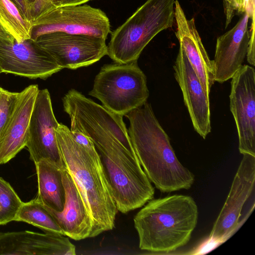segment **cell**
I'll return each instance as SVG.
<instances>
[{
    "label": "cell",
    "instance_id": "obj_21",
    "mask_svg": "<svg viewBox=\"0 0 255 255\" xmlns=\"http://www.w3.org/2000/svg\"><path fill=\"white\" fill-rule=\"evenodd\" d=\"M0 24L18 42L31 38V23L11 0H0Z\"/></svg>",
    "mask_w": 255,
    "mask_h": 255
},
{
    "label": "cell",
    "instance_id": "obj_24",
    "mask_svg": "<svg viewBox=\"0 0 255 255\" xmlns=\"http://www.w3.org/2000/svg\"><path fill=\"white\" fill-rule=\"evenodd\" d=\"M225 14V28L235 15L249 13L250 18L255 14V0H223Z\"/></svg>",
    "mask_w": 255,
    "mask_h": 255
},
{
    "label": "cell",
    "instance_id": "obj_29",
    "mask_svg": "<svg viewBox=\"0 0 255 255\" xmlns=\"http://www.w3.org/2000/svg\"><path fill=\"white\" fill-rule=\"evenodd\" d=\"M91 0H56L58 6L78 5L84 4Z\"/></svg>",
    "mask_w": 255,
    "mask_h": 255
},
{
    "label": "cell",
    "instance_id": "obj_9",
    "mask_svg": "<svg viewBox=\"0 0 255 255\" xmlns=\"http://www.w3.org/2000/svg\"><path fill=\"white\" fill-rule=\"evenodd\" d=\"M106 40L93 35L55 32L40 35L35 41L61 68L76 69L95 63L107 55Z\"/></svg>",
    "mask_w": 255,
    "mask_h": 255
},
{
    "label": "cell",
    "instance_id": "obj_4",
    "mask_svg": "<svg viewBox=\"0 0 255 255\" xmlns=\"http://www.w3.org/2000/svg\"><path fill=\"white\" fill-rule=\"evenodd\" d=\"M198 218L197 205L189 196L152 199L133 219L139 249L168 253L184 246L191 238Z\"/></svg>",
    "mask_w": 255,
    "mask_h": 255
},
{
    "label": "cell",
    "instance_id": "obj_32",
    "mask_svg": "<svg viewBox=\"0 0 255 255\" xmlns=\"http://www.w3.org/2000/svg\"><path fill=\"white\" fill-rule=\"evenodd\" d=\"M2 73L1 69H0V73Z\"/></svg>",
    "mask_w": 255,
    "mask_h": 255
},
{
    "label": "cell",
    "instance_id": "obj_5",
    "mask_svg": "<svg viewBox=\"0 0 255 255\" xmlns=\"http://www.w3.org/2000/svg\"><path fill=\"white\" fill-rule=\"evenodd\" d=\"M175 0H147L111 33L107 55L115 63L136 61L158 33L172 27Z\"/></svg>",
    "mask_w": 255,
    "mask_h": 255
},
{
    "label": "cell",
    "instance_id": "obj_20",
    "mask_svg": "<svg viewBox=\"0 0 255 255\" xmlns=\"http://www.w3.org/2000/svg\"><path fill=\"white\" fill-rule=\"evenodd\" d=\"M15 221L31 224L45 232L64 235L56 220L36 197L29 202L22 203Z\"/></svg>",
    "mask_w": 255,
    "mask_h": 255
},
{
    "label": "cell",
    "instance_id": "obj_11",
    "mask_svg": "<svg viewBox=\"0 0 255 255\" xmlns=\"http://www.w3.org/2000/svg\"><path fill=\"white\" fill-rule=\"evenodd\" d=\"M230 110L239 137V149L242 154L255 156V71L242 65L232 78Z\"/></svg>",
    "mask_w": 255,
    "mask_h": 255
},
{
    "label": "cell",
    "instance_id": "obj_31",
    "mask_svg": "<svg viewBox=\"0 0 255 255\" xmlns=\"http://www.w3.org/2000/svg\"><path fill=\"white\" fill-rule=\"evenodd\" d=\"M30 3L32 4L35 2V0H27Z\"/></svg>",
    "mask_w": 255,
    "mask_h": 255
},
{
    "label": "cell",
    "instance_id": "obj_26",
    "mask_svg": "<svg viewBox=\"0 0 255 255\" xmlns=\"http://www.w3.org/2000/svg\"><path fill=\"white\" fill-rule=\"evenodd\" d=\"M252 25L250 31V39L247 53L248 63L254 66L255 65V14L253 15Z\"/></svg>",
    "mask_w": 255,
    "mask_h": 255
},
{
    "label": "cell",
    "instance_id": "obj_6",
    "mask_svg": "<svg viewBox=\"0 0 255 255\" xmlns=\"http://www.w3.org/2000/svg\"><path fill=\"white\" fill-rule=\"evenodd\" d=\"M89 94L111 112L123 117L147 102L149 91L146 76L136 61L104 65Z\"/></svg>",
    "mask_w": 255,
    "mask_h": 255
},
{
    "label": "cell",
    "instance_id": "obj_25",
    "mask_svg": "<svg viewBox=\"0 0 255 255\" xmlns=\"http://www.w3.org/2000/svg\"><path fill=\"white\" fill-rule=\"evenodd\" d=\"M56 7V0H35L31 6L32 20L45 11Z\"/></svg>",
    "mask_w": 255,
    "mask_h": 255
},
{
    "label": "cell",
    "instance_id": "obj_27",
    "mask_svg": "<svg viewBox=\"0 0 255 255\" xmlns=\"http://www.w3.org/2000/svg\"><path fill=\"white\" fill-rule=\"evenodd\" d=\"M18 7L24 17L31 23L32 20L31 4L27 0H11Z\"/></svg>",
    "mask_w": 255,
    "mask_h": 255
},
{
    "label": "cell",
    "instance_id": "obj_15",
    "mask_svg": "<svg viewBox=\"0 0 255 255\" xmlns=\"http://www.w3.org/2000/svg\"><path fill=\"white\" fill-rule=\"evenodd\" d=\"M75 255V246L60 234L28 231L0 233V255Z\"/></svg>",
    "mask_w": 255,
    "mask_h": 255
},
{
    "label": "cell",
    "instance_id": "obj_12",
    "mask_svg": "<svg viewBox=\"0 0 255 255\" xmlns=\"http://www.w3.org/2000/svg\"><path fill=\"white\" fill-rule=\"evenodd\" d=\"M243 155L226 200L208 237L221 244L239 228L243 206L254 189L255 156Z\"/></svg>",
    "mask_w": 255,
    "mask_h": 255
},
{
    "label": "cell",
    "instance_id": "obj_18",
    "mask_svg": "<svg viewBox=\"0 0 255 255\" xmlns=\"http://www.w3.org/2000/svg\"><path fill=\"white\" fill-rule=\"evenodd\" d=\"M65 193L63 210H53L44 205L61 228L64 236L76 241L90 238L92 222L76 185L67 170H62Z\"/></svg>",
    "mask_w": 255,
    "mask_h": 255
},
{
    "label": "cell",
    "instance_id": "obj_23",
    "mask_svg": "<svg viewBox=\"0 0 255 255\" xmlns=\"http://www.w3.org/2000/svg\"><path fill=\"white\" fill-rule=\"evenodd\" d=\"M20 95L0 87V135L10 118Z\"/></svg>",
    "mask_w": 255,
    "mask_h": 255
},
{
    "label": "cell",
    "instance_id": "obj_16",
    "mask_svg": "<svg viewBox=\"0 0 255 255\" xmlns=\"http://www.w3.org/2000/svg\"><path fill=\"white\" fill-rule=\"evenodd\" d=\"M175 35L208 96L215 82L213 61L209 58L196 29L194 18L188 19L178 0H175Z\"/></svg>",
    "mask_w": 255,
    "mask_h": 255
},
{
    "label": "cell",
    "instance_id": "obj_17",
    "mask_svg": "<svg viewBox=\"0 0 255 255\" xmlns=\"http://www.w3.org/2000/svg\"><path fill=\"white\" fill-rule=\"evenodd\" d=\"M38 90V85L33 84L20 92L14 110L0 135V164L8 162L26 146L30 118Z\"/></svg>",
    "mask_w": 255,
    "mask_h": 255
},
{
    "label": "cell",
    "instance_id": "obj_13",
    "mask_svg": "<svg viewBox=\"0 0 255 255\" xmlns=\"http://www.w3.org/2000/svg\"><path fill=\"white\" fill-rule=\"evenodd\" d=\"M173 68L193 128L205 138L211 131L209 96L180 47Z\"/></svg>",
    "mask_w": 255,
    "mask_h": 255
},
{
    "label": "cell",
    "instance_id": "obj_22",
    "mask_svg": "<svg viewBox=\"0 0 255 255\" xmlns=\"http://www.w3.org/2000/svg\"><path fill=\"white\" fill-rule=\"evenodd\" d=\"M22 203L10 184L0 177V225L15 221Z\"/></svg>",
    "mask_w": 255,
    "mask_h": 255
},
{
    "label": "cell",
    "instance_id": "obj_10",
    "mask_svg": "<svg viewBox=\"0 0 255 255\" xmlns=\"http://www.w3.org/2000/svg\"><path fill=\"white\" fill-rule=\"evenodd\" d=\"M0 69L31 79H46L63 69L53 56L35 40L18 42L0 38Z\"/></svg>",
    "mask_w": 255,
    "mask_h": 255
},
{
    "label": "cell",
    "instance_id": "obj_19",
    "mask_svg": "<svg viewBox=\"0 0 255 255\" xmlns=\"http://www.w3.org/2000/svg\"><path fill=\"white\" fill-rule=\"evenodd\" d=\"M35 164L38 188L36 198L49 208L61 211L65 200L62 170L46 160H41Z\"/></svg>",
    "mask_w": 255,
    "mask_h": 255
},
{
    "label": "cell",
    "instance_id": "obj_7",
    "mask_svg": "<svg viewBox=\"0 0 255 255\" xmlns=\"http://www.w3.org/2000/svg\"><path fill=\"white\" fill-rule=\"evenodd\" d=\"M55 32L93 35L107 39L111 25L102 10L87 4L51 8L32 21L31 39L33 40L43 34Z\"/></svg>",
    "mask_w": 255,
    "mask_h": 255
},
{
    "label": "cell",
    "instance_id": "obj_1",
    "mask_svg": "<svg viewBox=\"0 0 255 255\" xmlns=\"http://www.w3.org/2000/svg\"><path fill=\"white\" fill-rule=\"evenodd\" d=\"M74 128L93 142L119 211L127 213L153 198L154 189L135 153L122 116L105 108L95 109L79 118Z\"/></svg>",
    "mask_w": 255,
    "mask_h": 255
},
{
    "label": "cell",
    "instance_id": "obj_30",
    "mask_svg": "<svg viewBox=\"0 0 255 255\" xmlns=\"http://www.w3.org/2000/svg\"><path fill=\"white\" fill-rule=\"evenodd\" d=\"M0 38L11 40L14 39L11 36L0 24Z\"/></svg>",
    "mask_w": 255,
    "mask_h": 255
},
{
    "label": "cell",
    "instance_id": "obj_28",
    "mask_svg": "<svg viewBox=\"0 0 255 255\" xmlns=\"http://www.w3.org/2000/svg\"><path fill=\"white\" fill-rule=\"evenodd\" d=\"M221 244L213 239L208 238L201 245H200L192 254L201 255L204 254L213 250Z\"/></svg>",
    "mask_w": 255,
    "mask_h": 255
},
{
    "label": "cell",
    "instance_id": "obj_3",
    "mask_svg": "<svg viewBox=\"0 0 255 255\" xmlns=\"http://www.w3.org/2000/svg\"><path fill=\"white\" fill-rule=\"evenodd\" d=\"M128 133L143 170L155 187L163 193L189 189L194 175L177 158L168 135L150 104L126 114Z\"/></svg>",
    "mask_w": 255,
    "mask_h": 255
},
{
    "label": "cell",
    "instance_id": "obj_2",
    "mask_svg": "<svg viewBox=\"0 0 255 255\" xmlns=\"http://www.w3.org/2000/svg\"><path fill=\"white\" fill-rule=\"evenodd\" d=\"M66 169L76 185L92 222L90 238L112 230L118 209L100 156L91 140L59 123L55 129Z\"/></svg>",
    "mask_w": 255,
    "mask_h": 255
},
{
    "label": "cell",
    "instance_id": "obj_8",
    "mask_svg": "<svg viewBox=\"0 0 255 255\" xmlns=\"http://www.w3.org/2000/svg\"><path fill=\"white\" fill-rule=\"evenodd\" d=\"M58 125L48 90L39 89L30 118L26 145L34 163L46 160L62 170L66 168L56 135Z\"/></svg>",
    "mask_w": 255,
    "mask_h": 255
},
{
    "label": "cell",
    "instance_id": "obj_14",
    "mask_svg": "<svg viewBox=\"0 0 255 255\" xmlns=\"http://www.w3.org/2000/svg\"><path fill=\"white\" fill-rule=\"evenodd\" d=\"M242 15L232 29L217 39L212 60L215 82L222 83L231 79L243 65L249 46L250 16L247 12Z\"/></svg>",
    "mask_w": 255,
    "mask_h": 255
}]
</instances>
